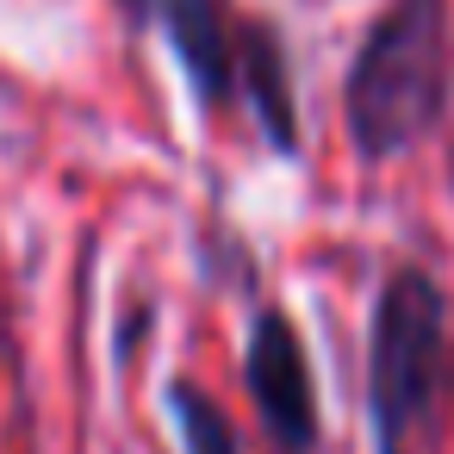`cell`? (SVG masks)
<instances>
[{"label":"cell","instance_id":"cell-3","mask_svg":"<svg viewBox=\"0 0 454 454\" xmlns=\"http://www.w3.org/2000/svg\"><path fill=\"white\" fill-rule=\"evenodd\" d=\"M243 386L249 404L262 417V429L274 435L280 454H311L324 435L317 417V380H311V355L299 342V324L280 305H262L249 317V342H243Z\"/></svg>","mask_w":454,"mask_h":454},{"label":"cell","instance_id":"cell-6","mask_svg":"<svg viewBox=\"0 0 454 454\" xmlns=\"http://www.w3.org/2000/svg\"><path fill=\"white\" fill-rule=\"evenodd\" d=\"M168 417H175L181 454H243L224 404L212 392H200L193 380H168Z\"/></svg>","mask_w":454,"mask_h":454},{"label":"cell","instance_id":"cell-2","mask_svg":"<svg viewBox=\"0 0 454 454\" xmlns=\"http://www.w3.org/2000/svg\"><path fill=\"white\" fill-rule=\"evenodd\" d=\"M448 380V293L429 268L386 274L367 330V417L373 454H423Z\"/></svg>","mask_w":454,"mask_h":454},{"label":"cell","instance_id":"cell-7","mask_svg":"<svg viewBox=\"0 0 454 454\" xmlns=\"http://www.w3.org/2000/svg\"><path fill=\"white\" fill-rule=\"evenodd\" d=\"M119 7H125V13H131V20H137V26H144V20H150V0H119Z\"/></svg>","mask_w":454,"mask_h":454},{"label":"cell","instance_id":"cell-4","mask_svg":"<svg viewBox=\"0 0 454 454\" xmlns=\"http://www.w3.org/2000/svg\"><path fill=\"white\" fill-rule=\"evenodd\" d=\"M150 13L187 75V94L206 119L224 113V100L237 94V38L224 20V0H150Z\"/></svg>","mask_w":454,"mask_h":454},{"label":"cell","instance_id":"cell-8","mask_svg":"<svg viewBox=\"0 0 454 454\" xmlns=\"http://www.w3.org/2000/svg\"><path fill=\"white\" fill-rule=\"evenodd\" d=\"M448 181H454V168H448Z\"/></svg>","mask_w":454,"mask_h":454},{"label":"cell","instance_id":"cell-1","mask_svg":"<svg viewBox=\"0 0 454 454\" xmlns=\"http://www.w3.org/2000/svg\"><path fill=\"white\" fill-rule=\"evenodd\" d=\"M448 106V0H392L342 82V119L361 162L417 150Z\"/></svg>","mask_w":454,"mask_h":454},{"label":"cell","instance_id":"cell-5","mask_svg":"<svg viewBox=\"0 0 454 454\" xmlns=\"http://www.w3.org/2000/svg\"><path fill=\"white\" fill-rule=\"evenodd\" d=\"M237 69H243V94H249V119H255L262 144L274 156H299L293 69H286V51H280V32L268 20H243L237 26Z\"/></svg>","mask_w":454,"mask_h":454}]
</instances>
